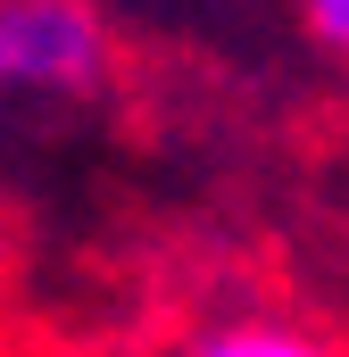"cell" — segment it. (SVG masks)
Here are the masks:
<instances>
[{
    "instance_id": "cell-4",
    "label": "cell",
    "mask_w": 349,
    "mask_h": 357,
    "mask_svg": "<svg viewBox=\"0 0 349 357\" xmlns=\"http://www.w3.org/2000/svg\"><path fill=\"white\" fill-rule=\"evenodd\" d=\"M91 357H125V349H91Z\"/></svg>"
},
{
    "instance_id": "cell-2",
    "label": "cell",
    "mask_w": 349,
    "mask_h": 357,
    "mask_svg": "<svg viewBox=\"0 0 349 357\" xmlns=\"http://www.w3.org/2000/svg\"><path fill=\"white\" fill-rule=\"evenodd\" d=\"M167 357H349V349L299 316H216V324L183 333Z\"/></svg>"
},
{
    "instance_id": "cell-1",
    "label": "cell",
    "mask_w": 349,
    "mask_h": 357,
    "mask_svg": "<svg viewBox=\"0 0 349 357\" xmlns=\"http://www.w3.org/2000/svg\"><path fill=\"white\" fill-rule=\"evenodd\" d=\"M108 75V25L75 0H0V91H91Z\"/></svg>"
},
{
    "instance_id": "cell-3",
    "label": "cell",
    "mask_w": 349,
    "mask_h": 357,
    "mask_svg": "<svg viewBox=\"0 0 349 357\" xmlns=\"http://www.w3.org/2000/svg\"><path fill=\"white\" fill-rule=\"evenodd\" d=\"M308 33L333 42V50H349V0H316V8H308Z\"/></svg>"
}]
</instances>
